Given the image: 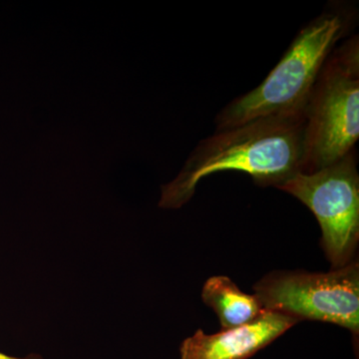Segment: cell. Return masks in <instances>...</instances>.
Instances as JSON below:
<instances>
[{
    "mask_svg": "<svg viewBox=\"0 0 359 359\" xmlns=\"http://www.w3.org/2000/svg\"><path fill=\"white\" fill-rule=\"evenodd\" d=\"M266 311L299 321L318 320L359 332V264L353 259L327 273L278 271L254 285Z\"/></svg>",
    "mask_w": 359,
    "mask_h": 359,
    "instance_id": "4",
    "label": "cell"
},
{
    "mask_svg": "<svg viewBox=\"0 0 359 359\" xmlns=\"http://www.w3.org/2000/svg\"><path fill=\"white\" fill-rule=\"evenodd\" d=\"M202 299L216 313L222 330L244 327L264 311L256 294L242 292L228 276L210 278L203 287Z\"/></svg>",
    "mask_w": 359,
    "mask_h": 359,
    "instance_id": "7",
    "label": "cell"
},
{
    "mask_svg": "<svg viewBox=\"0 0 359 359\" xmlns=\"http://www.w3.org/2000/svg\"><path fill=\"white\" fill-rule=\"evenodd\" d=\"M0 359H42L37 355H29L27 358H14V356L7 355V354H4L0 353Z\"/></svg>",
    "mask_w": 359,
    "mask_h": 359,
    "instance_id": "8",
    "label": "cell"
},
{
    "mask_svg": "<svg viewBox=\"0 0 359 359\" xmlns=\"http://www.w3.org/2000/svg\"><path fill=\"white\" fill-rule=\"evenodd\" d=\"M313 212L332 269L353 261L359 240V176L355 151L311 173L295 174L278 187Z\"/></svg>",
    "mask_w": 359,
    "mask_h": 359,
    "instance_id": "5",
    "label": "cell"
},
{
    "mask_svg": "<svg viewBox=\"0 0 359 359\" xmlns=\"http://www.w3.org/2000/svg\"><path fill=\"white\" fill-rule=\"evenodd\" d=\"M349 22L341 9L325 11L311 20L266 79L219 113L217 131L268 116L304 114L318 75L335 45L348 32Z\"/></svg>",
    "mask_w": 359,
    "mask_h": 359,
    "instance_id": "2",
    "label": "cell"
},
{
    "mask_svg": "<svg viewBox=\"0 0 359 359\" xmlns=\"http://www.w3.org/2000/svg\"><path fill=\"white\" fill-rule=\"evenodd\" d=\"M304 125V114L273 115L215 132L162 187L159 207L180 209L192 199L200 181L219 172H242L259 186L278 188L302 171Z\"/></svg>",
    "mask_w": 359,
    "mask_h": 359,
    "instance_id": "1",
    "label": "cell"
},
{
    "mask_svg": "<svg viewBox=\"0 0 359 359\" xmlns=\"http://www.w3.org/2000/svg\"><path fill=\"white\" fill-rule=\"evenodd\" d=\"M299 321L285 314L266 311L244 327L207 334L198 330L182 342L181 359H249Z\"/></svg>",
    "mask_w": 359,
    "mask_h": 359,
    "instance_id": "6",
    "label": "cell"
},
{
    "mask_svg": "<svg viewBox=\"0 0 359 359\" xmlns=\"http://www.w3.org/2000/svg\"><path fill=\"white\" fill-rule=\"evenodd\" d=\"M304 173L334 164L359 137V43L353 36L335 47L321 69L306 105Z\"/></svg>",
    "mask_w": 359,
    "mask_h": 359,
    "instance_id": "3",
    "label": "cell"
}]
</instances>
